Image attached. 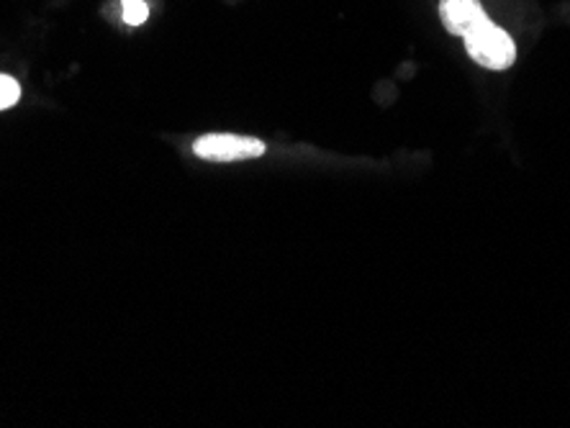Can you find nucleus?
Listing matches in <instances>:
<instances>
[{
	"label": "nucleus",
	"instance_id": "nucleus-4",
	"mask_svg": "<svg viewBox=\"0 0 570 428\" xmlns=\"http://www.w3.org/2000/svg\"><path fill=\"white\" fill-rule=\"evenodd\" d=\"M121 13H124V21H127L129 27H141V23L149 19V6L145 3V0H124Z\"/></svg>",
	"mask_w": 570,
	"mask_h": 428
},
{
	"label": "nucleus",
	"instance_id": "nucleus-2",
	"mask_svg": "<svg viewBox=\"0 0 570 428\" xmlns=\"http://www.w3.org/2000/svg\"><path fill=\"white\" fill-rule=\"evenodd\" d=\"M267 152L265 141L239 133H206L193 145V155L206 162H245Z\"/></svg>",
	"mask_w": 570,
	"mask_h": 428
},
{
	"label": "nucleus",
	"instance_id": "nucleus-5",
	"mask_svg": "<svg viewBox=\"0 0 570 428\" xmlns=\"http://www.w3.org/2000/svg\"><path fill=\"white\" fill-rule=\"evenodd\" d=\"M21 100V86L16 82L11 74H3L0 72V111H6V108L16 106Z\"/></svg>",
	"mask_w": 570,
	"mask_h": 428
},
{
	"label": "nucleus",
	"instance_id": "nucleus-1",
	"mask_svg": "<svg viewBox=\"0 0 570 428\" xmlns=\"http://www.w3.org/2000/svg\"><path fill=\"white\" fill-rule=\"evenodd\" d=\"M463 39L471 60L485 67V70H507V67H511L517 60L514 39L489 19H483L475 29L468 31Z\"/></svg>",
	"mask_w": 570,
	"mask_h": 428
},
{
	"label": "nucleus",
	"instance_id": "nucleus-3",
	"mask_svg": "<svg viewBox=\"0 0 570 428\" xmlns=\"http://www.w3.org/2000/svg\"><path fill=\"white\" fill-rule=\"evenodd\" d=\"M440 19L450 33L465 37L468 31L475 29L485 19V11L478 0H442Z\"/></svg>",
	"mask_w": 570,
	"mask_h": 428
}]
</instances>
